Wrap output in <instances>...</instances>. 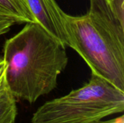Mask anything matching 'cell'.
Returning a JSON list of instances; mask_svg holds the SVG:
<instances>
[{
  "mask_svg": "<svg viewBox=\"0 0 124 123\" xmlns=\"http://www.w3.org/2000/svg\"><path fill=\"white\" fill-rule=\"evenodd\" d=\"M65 47L36 22L6 41L5 79L15 99L33 104L56 88L68 62Z\"/></svg>",
  "mask_w": 124,
  "mask_h": 123,
  "instance_id": "cell-1",
  "label": "cell"
},
{
  "mask_svg": "<svg viewBox=\"0 0 124 123\" xmlns=\"http://www.w3.org/2000/svg\"><path fill=\"white\" fill-rule=\"evenodd\" d=\"M65 22L70 47L92 72L124 92V28L91 11L78 17L65 13Z\"/></svg>",
  "mask_w": 124,
  "mask_h": 123,
  "instance_id": "cell-2",
  "label": "cell"
},
{
  "mask_svg": "<svg viewBox=\"0 0 124 123\" xmlns=\"http://www.w3.org/2000/svg\"><path fill=\"white\" fill-rule=\"evenodd\" d=\"M124 110V91L92 72L84 86L38 108L31 123H93Z\"/></svg>",
  "mask_w": 124,
  "mask_h": 123,
  "instance_id": "cell-3",
  "label": "cell"
},
{
  "mask_svg": "<svg viewBox=\"0 0 124 123\" xmlns=\"http://www.w3.org/2000/svg\"><path fill=\"white\" fill-rule=\"evenodd\" d=\"M36 22L65 46L70 39L65 28V15L55 0H27Z\"/></svg>",
  "mask_w": 124,
  "mask_h": 123,
  "instance_id": "cell-4",
  "label": "cell"
},
{
  "mask_svg": "<svg viewBox=\"0 0 124 123\" xmlns=\"http://www.w3.org/2000/svg\"><path fill=\"white\" fill-rule=\"evenodd\" d=\"M0 16L14 19L17 23H37L27 0H0Z\"/></svg>",
  "mask_w": 124,
  "mask_h": 123,
  "instance_id": "cell-5",
  "label": "cell"
},
{
  "mask_svg": "<svg viewBox=\"0 0 124 123\" xmlns=\"http://www.w3.org/2000/svg\"><path fill=\"white\" fill-rule=\"evenodd\" d=\"M17 114L16 99L4 78L0 85V123H15Z\"/></svg>",
  "mask_w": 124,
  "mask_h": 123,
  "instance_id": "cell-6",
  "label": "cell"
},
{
  "mask_svg": "<svg viewBox=\"0 0 124 123\" xmlns=\"http://www.w3.org/2000/svg\"><path fill=\"white\" fill-rule=\"evenodd\" d=\"M89 11L97 13V14H99L102 15V17H105L106 19L120 25V23L113 16V14H112L111 12L110 11L109 7L105 0H90Z\"/></svg>",
  "mask_w": 124,
  "mask_h": 123,
  "instance_id": "cell-7",
  "label": "cell"
},
{
  "mask_svg": "<svg viewBox=\"0 0 124 123\" xmlns=\"http://www.w3.org/2000/svg\"><path fill=\"white\" fill-rule=\"evenodd\" d=\"M15 23L17 22L14 19L0 16V36L8 32L9 30L10 27Z\"/></svg>",
  "mask_w": 124,
  "mask_h": 123,
  "instance_id": "cell-8",
  "label": "cell"
},
{
  "mask_svg": "<svg viewBox=\"0 0 124 123\" xmlns=\"http://www.w3.org/2000/svg\"><path fill=\"white\" fill-rule=\"evenodd\" d=\"M6 64L3 57H0V85L5 78Z\"/></svg>",
  "mask_w": 124,
  "mask_h": 123,
  "instance_id": "cell-9",
  "label": "cell"
},
{
  "mask_svg": "<svg viewBox=\"0 0 124 123\" xmlns=\"http://www.w3.org/2000/svg\"><path fill=\"white\" fill-rule=\"evenodd\" d=\"M93 123H124V116L122 115L118 117L108 120H99Z\"/></svg>",
  "mask_w": 124,
  "mask_h": 123,
  "instance_id": "cell-10",
  "label": "cell"
}]
</instances>
